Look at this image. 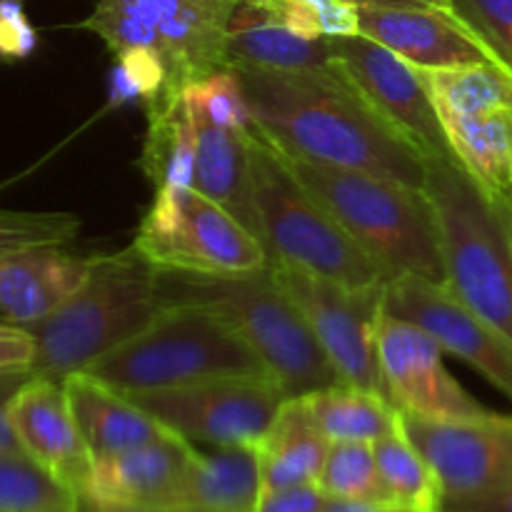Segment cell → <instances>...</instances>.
<instances>
[{
    "mask_svg": "<svg viewBox=\"0 0 512 512\" xmlns=\"http://www.w3.org/2000/svg\"><path fill=\"white\" fill-rule=\"evenodd\" d=\"M235 70L255 130L280 153L425 190L423 155L365 100L335 60L318 70Z\"/></svg>",
    "mask_w": 512,
    "mask_h": 512,
    "instance_id": "6da1fadb",
    "label": "cell"
},
{
    "mask_svg": "<svg viewBox=\"0 0 512 512\" xmlns=\"http://www.w3.org/2000/svg\"><path fill=\"white\" fill-rule=\"evenodd\" d=\"M160 270L130 248L90 258L78 293L53 315L25 325L35 343L28 375L63 380L138 335L163 310Z\"/></svg>",
    "mask_w": 512,
    "mask_h": 512,
    "instance_id": "7a4b0ae2",
    "label": "cell"
},
{
    "mask_svg": "<svg viewBox=\"0 0 512 512\" xmlns=\"http://www.w3.org/2000/svg\"><path fill=\"white\" fill-rule=\"evenodd\" d=\"M285 160L385 278L418 275L445 285L438 215L425 190L363 170L333 168L288 155Z\"/></svg>",
    "mask_w": 512,
    "mask_h": 512,
    "instance_id": "3957f363",
    "label": "cell"
},
{
    "mask_svg": "<svg viewBox=\"0 0 512 512\" xmlns=\"http://www.w3.org/2000/svg\"><path fill=\"white\" fill-rule=\"evenodd\" d=\"M125 395L185 388L220 378L270 375L238 330L213 308L165 300L163 310L88 368Z\"/></svg>",
    "mask_w": 512,
    "mask_h": 512,
    "instance_id": "277c9868",
    "label": "cell"
},
{
    "mask_svg": "<svg viewBox=\"0 0 512 512\" xmlns=\"http://www.w3.org/2000/svg\"><path fill=\"white\" fill-rule=\"evenodd\" d=\"M425 170V193L443 240L445 285L512 343V238L503 213L455 155L428 158Z\"/></svg>",
    "mask_w": 512,
    "mask_h": 512,
    "instance_id": "5b68a950",
    "label": "cell"
},
{
    "mask_svg": "<svg viewBox=\"0 0 512 512\" xmlns=\"http://www.w3.org/2000/svg\"><path fill=\"white\" fill-rule=\"evenodd\" d=\"M160 285L165 300L208 305L223 315L283 385L288 398L343 383L303 313L275 283L270 265L260 273L233 278L160 273Z\"/></svg>",
    "mask_w": 512,
    "mask_h": 512,
    "instance_id": "8992f818",
    "label": "cell"
},
{
    "mask_svg": "<svg viewBox=\"0 0 512 512\" xmlns=\"http://www.w3.org/2000/svg\"><path fill=\"white\" fill-rule=\"evenodd\" d=\"M253 195L260 240L270 260L353 290H380L388 278L345 233L343 225L295 175L285 155L258 130L250 135Z\"/></svg>",
    "mask_w": 512,
    "mask_h": 512,
    "instance_id": "52a82bcc",
    "label": "cell"
},
{
    "mask_svg": "<svg viewBox=\"0 0 512 512\" xmlns=\"http://www.w3.org/2000/svg\"><path fill=\"white\" fill-rule=\"evenodd\" d=\"M243 0H93L78 28L90 30L113 55L150 50L165 68V95L178 100L193 83L225 65V33ZM148 105V108H153Z\"/></svg>",
    "mask_w": 512,
    "mask_h": 512,
    "instance_id": "ba28073f",
    "label": "cell"
},
{
    "mask_svg": "<svg viewBox=\"0 0 512 512\" xmlns=\"http://www.w3.org/2000/svg\"><path fill=\"white\" fill-rule=\"evenodd\" d=\"M133 248L160 273L233 278L270 265L263 240L195 188L155 190Z\"/></svg>",
    "mask_w": 512,
    "mask_h": 512,
    "instance_id": "9c48e42d",
    "label": "cell"
},
{
    "mask_svg": "<svg viewBox=\"0 0 512 512\" xmlns=\"http://www.w3.org/2000/svg\"><path fill=\"white\" fill-rule=\"evenodd\" d=\"M128 398L188 443L235 448L258 445L263 440L288 393L273 375H250Z\"/></svg>",
    "mask_w": 512,
    "mask_h": 512,
    "instance_id": "30bf717a",
    "label": "cell"
},
{
    "mask_svg": "<svg viewBox=\"0 0 512 512\" xmlns=\"http://www.w3.org/2000/svg\"><path fill=\"white\" fill-rule=\"evenodd\" d=\"M270 270L275 283L303 313L338 378L343 383L385 395L375 345V328L383 310V288H345L280 260H270Z\"/></svg>",
    "mask_w": 512,
    "mask_h": 512,
    "instance_id": "8fae6325",
    "label": "cell"
},
{
    "mask_svg": "<svg viewBox=\"0 0 512 512\" xmlns=\"http://www.w3.org/2000/svg\"><path fill=\"white\" fill-rule=\"evenodd\" d=\"M398 425L433 468L443 503L478 498L512 485V415L425 420L398 413Z\"/></svg>",
    "mask_w": 512,
    "mask_h": 512,
    "instance_id": "7c38bea8",
    "label": "cell"
},
{
    "mask_svg": "<svg viewBox=\"0 0 512 512\" xmlns=\"http://www.w3.org/2000/svg\"><path fill=\"white\" fill-rule=\"evenodd\" d=\"M378 365L385 398L400 413L425 420H475L493 415L445 368V350L423 328L380 310Z\"/></svg>",
    "mask_w": 512,
    "mask_h": 512,
    "instance_id": "4fadbf2b",
    "label": "cell"
},
{
    "mask_svg": "<svg viewBox=\"0 0 512 512\" xmlns=\"http://www.w3.org/2000/svg\"><path fill=\"white\" fill-rule=\"evenodd\" d=\"M330 48L335 63L353 80L365 100L425 160L453 155L433 100L415 65L363 33L330 38Z\"/></svg>",
    "mask_w": 512,
    "mask_h": 512,
    "instance_id": "5bb4252c",
    "label": "cell"
},
{
    "mask_svg": "<svg viewBox=\"0 0 512 512\" xmlns=\"http://www.w3.org/2000/svg\"><path fill=\"white\" fill-rule=\"evenodd\" d=\"M383 310L423 328L445 353L478 370L512 400V343L460 303L448 285L418 275L393 278L383 288Z\"/></svg>",
    "mask_w": 512,
    "mask_h": 512,
    "instance_id": "9a60e30c",
    "label": "cell"
},
{
    "mask_svg": "<svg viewBox=\"0 0 512 512\" xmlns=\"http://www.w3.org/2000/svg\"><path fill=\"white\" fill-rule=\"evenodd\" d=\"M8 415L23 453L65 488L83 495L93 470V455L75 425L63 383L28 375L15 390Z\"/></svg>",
    "mask_w": 512,
    "mask_h": 512,
    "instance_id": "2e32d148",
    "label": "cell"
},
{
    "mask_svg": "<svg viewBox=\"0 0 512 512\" xmlns=\"http://www.w3.org/2000/svg\"><path fill=\"white\" fill-rule=\"evenodd\" d=\"M360 33L378 40L418 70L495 63L478 38L448 8L355 5Z\"/></svg>",
    "mask_w": 512,
    "mask_h": 512,
    "instance_id": "e0dca14e",
    "label": "cell"
},
{
    "mask_svg": "<svg viewBox=\"0 0 512 512\" xmlns=\"http://www.w3.org/2000/svg\"><path fill=\"white\" fill-rule=\"evenodd\" d=\"M195 450L193 443L168 433L153 443L93 460L80 498L108 508H168Z\"/></svg>",
    "mask_w": 512,
    "mask_h": 512,
    "instance_id": "ac0fdd59",
    "label": "cell"
},
{
    "mask_svg": "<svg viewBox=\"0 0 512 512\" xmlns=\"http://www.w3.org/2000/svg\"><path fill=\"white\" fill-rule=\"evenodd\" d=\"M90 273V258L63 248H33L0 260V315L10 325H33L68 303Z\"/></svg>",
    "mask_w": 512,
    "mask_h": 512,
    "instance_id": "d6986e66",
    "label": "cell"
},
{
    "mask_svg": "<svg viewBox=\"0 0 512 512\" xmlns=\"http://www.w3.org/2000/svg\"><path fill=\"white\" fill-rule=\"evenodd\" d=\"M60 383L93 460L125 453L170 433L133 398L110 388L88 370L70 373Z\"/></svg>",
    "mask_w": 512,
    "mask_h": 512,
    "instance_id": "ffe728a7",
    "label": "cell"
},
{
    "mask_svg": "<svg viewBox=\"0 0 512 512\" xmlns=\"http://www.w3.org/2000/svg\"><path fill=\"white\" fill-rule=\"evenodd\" d=\"M193 113V110H190ZM195 173L193 188L223 205L235 220L260 238V218L253 195L250 135L253 130H230L208 123L193 113Z\"/></svg>",
    "mask_w": 512,
    "mask_h": 512,
    "instance_id": "44dd1931",
    "label": "cell"
},
{
    "mask_svg": "<svg viewBox=\"0 0 512 512\" xmlns=\"http://www.w3.org/2000/svg\"><path fill=\"white\" fill-rule=\"evenodd\" d=\"M263 495L258 445L195 450L168 508L183 512H258Z\"/></svg>",
    "mask_w": 512,
    "mask_h": 512,
    "instance_id": "7402d4cb",
    "label": "cell"
},
{
    "mask_svg": "<svg viewBox=\"0 0 512 512\" xmlns=\"http://www.w3.org/2000/svg\"><path fill=\"white\" fill-rule=\"evenodd\" d=\"M330 38H303L253 0L235 8L225 33V65L263 70H318L333 65Z\"/></svg>",
    "mask_w": 512,
    "mask_h": 512,
    "instance_id": "603a6c76",
    "label": "cell"
},
{
    "mask_svg": "<svg viewBox=\"0 0 512 512\" xmlns=\"http://www.w3.org/2000/svg\"><path fill=\"white\" fill-rule=\"evenodd\" d=\"M455 160L498 208L512 210V113L438 115Z\"/></svg>",
    "mask_w": 512,
    "mask_h": 512,
    "instance_id": "cb8c5ba5",
    "label": "cell"
},
{
    "mask_svg": "<svg viewBox=\"0 0 512 512\" xmlns=\"http://www.w3.org/2000/svg\"><path fill=\"white\" fill-rule=\"evenodd\" d=\"M328 448L303 395L288 398L258 443L263 490L318 483Z\"/></svg>",
    "mask_w": 512,
    "mask_h": 512,
    "instance_id": "d4e9b609",
    "label": "cell"
},
{
    "mask_svg": "<svg viewBox=\"0 0 512 512\" xmlns=\"http://www.w3.org/2000/svg\"><path fill=\"white\" fill-rule=\"evenodd\" d=\"M303 398L328 443H375L398 430L400 410L375 390L335 383Z\"/></svg>",
    "mask_w": 512,
    "mask_h": 512,
    "instance_id": "484cf974",
    "label": "cell"
},
{
    "mask_svg": "<svg viewBox=\"0 0 512 512\" xmlns=\"http://www.w3.org/2000/svg\"><path fill=\"white\" fill-rule=\"evenodd\" d=\"M148 110L140 170L158 188H193L195 125L185 95Z\"/></svg>",
    "mask_w": 512,
    "mask_h": 512,
    "instance_id": "4316f807",
    "label": "cell"
},
{
    "mask_svg": "<svg viewBox=\"0 0 512 512\" xmlns=\"http://www.w3.org/2000/svg\"><path fill=\"white\" fill-rule=\"evenodd\" d=\"M375 463L385 500L405 512H443V490L428 460L398 430L375 440Z\"/></svg>",
    "mask_w": 512,
    "mask_h": 512,
    "instance_id": "83f0119b",
    "label": "cell"
},
{
    "mask_svg": "<svg viewBox=\"0 0 512 512\" xmlns=\"http://www.w3.org/2000/svg\"><path fill=\"white\" fill-rule=\"evenodd\" d=\"M80 495L25 453H0V512H75Z\"/></svg>",
    "mask_w": 512,
    "mask_h": 512,
    "instance_id": "f1b7e54d",
    "label": "cell"
},
{
    "mask_svg": "<svg viewBox=\"0 0 512 512\" xmlns=\"http://www.w3.org/2000/svg\"><path fill=\"white\" fill-rule=\"evenodd\" d=\"M318 485L328 498L388 503L380 485L373 443H330Z\"/></svg>",
    "mask_w": 512,
    "mask_h": 512,
    "instance_id": "f546056e",
    "label": "cell"
},
{
    "mask_svg": "<svg viewBox=\"0 0 512 512\" xmlns=\"http://www.w3.org/2000/svg\"><path fill=\"white\" fill-rule=\"evenodd\" d=\"M303 38H348L360 33L358 8L345 0H253Z\"/></svg>",
    "mask_w": 512,
    "mask_h": 512,
    "instance_id": "4dcf8cb0",
    "label": "cell"
},
{
    "mask_svg": "<svg viewBox=\"0 0 512 512\" xmlns=\"http://www.w3.org/2000/svg\"><path fill=\"white\" fill-rule=\"evenodd\" d=\"M190 110L208 123L230 130H255L253 110L245 98L238 70L223 65L185 90Z\"/></svg>",
    "mask_w": 512,
    "mask_h": 512,
    "instance_id": "1f68e13d",
    "label": "cell"
},
{
    "mask_svg": "<svg viewBox=\"0 0 512 512\" xmlns=\"http://www.w3.org/2000/svg\"><path fill=\"white\" fill-rule=\"evenodd\" d=\"M80 233L70 213H23L0 208V260L33 248H65Z\"/></svg>",
    "mask_w": 512,
    "mask_h": 512,
    "instance_id": "d6a6232c",
    "label": "cell"
},
{
    "mask_svg": "<svg viewBox=\"0 0 512 512\" xmlns=\"http://www.w3.org/2000/svg\"><path fill=\"white\" fill-rule=\"evenodd\" d=\"M448 10L512 73V0H445Z\"/></svg>",
    "mask_w": 512,
    "mask_h": 512,
    "instance_id": "836d02e7",
    "label": "cell"
},
{
    "mask_svg": "<svg viewBox=\"0 0 512 512\" xmlns=\"http://www.w3.org/2000/svg\"><path fill=\"white\" fill-rule=\"evenodd\" d=\"M38 48V30L25 15L23 0H0V60H25Z\"/></svg>",
    "mask_w": 512,
    "mask_h": 512,
    "instance_id": "e575fe53",
    "label": "cell"
},
{
    "mask_svg": "<svg viewBox=\"0 0 512 512\" xmlns=\"http://www.w3.org/2000/svg\"><path fill=\"white\" fill-rule=\"evenodd\" d=\"M123 70L128 73V78L133 80L135 88L140 90V100L145 103V108L153 103H158L165 95V68L158 58H155L150 50L130 48L123 50L120 55H115Z\"/></svg>",
    "mask_w": 512,
    "mask_h": 512,
    "instance_id": "d590c367",
    "label": "cell"
},
{
    "mask_svg": "<svg viewBox=\"0 0 512 512\" xmlns=\"http://www.w3.org/2000/svg\"><path fill=\"white\" fill-rule=\"evenodd\" d=\"M328 495L318 483L290 485V488L263 490L258 512H323Z\"/></svg>",
    "mask_w": 512,
    "mask_h": 512,
    "instance_id": "8d00e7d4",
    "label": "cell"
},
{
    "mask_svg": "<svg viewBox=\"0 0 512 512\" xmlns=\"http://www.w3.org/2000/svg\"><path fill=\"white\" fill-rule=\"evenodd\" d=\"M33 358V335L20 325L0 323V373H30Z\"/></svg>",
    "mask_w": 512,
    "mask_h": 512,
    "instance_id": "74e56055",
    "label": "cell"
},
{
    "mask_svg": "<svg viewBox=\"0 0 512 512\" xmlns=\"http://www.w3.org/2000/svg\"><path fill=\"white\" fill-rule=\"evenodd\" d=\"M25 378L28 373H0V453H23L13 425H10L8 405Z\"/></svg>",
    "mask_w": 512,
    "mask_h": 512,
    "instance_id": "f35d334b",
    "label": "cell"
},
{
    "mask_svg": "<svg viewBox=\"0 0 512 512\" xmlns=\"http://www.w3.org/2000/svg\"><path fill=\"white\" fill-rule=\"evenodd\" d=\"M443 512H512V485L478 498L445 500Z\"/></svg>",
    "mask_w": 512,
    "mask_h": 512,
    "instance_id": "ab89813d",
    "label": "cell"
},
{
    "mask_svg": "<svg viewBox=\"0 0 512 512\" xmlns=\"http://www.w3.org/2000/svg\"><path fill=\"white\" fill-rule=\"evenodd\" d=\"M108 98L113 108L140 100V90L135 88V83L128 78V73H125L123 65H120L118 60H115V65L110 68L108 75Z\"/></svg>",
    "mask_w": 512,
    "mask_h": 512,
    "instance_id": "60d3db41",
    "label": "cell"
},
{
    "mask_svg": "<svg viewBox=\"0 0 512 512\" xmlns=\"http://www.w3.org/2000/svg\"><path fill=\"white\" fill-rule=\"evenodd\" d=\"M323 512H405L400 508H393L380 500H343V498H328Z\"/></svg>",
    "mask_w": 512,
    "mask_h": 512,
    "instance_id": "b9f144b4",
    "label": "cell"
},
{
    "mask_svg": "<svg viewBox=\"0 0 512 512\" xmlns=\"http://www.w3.org/2000/svg\"><path fill=\"white\" fill-rule=\"evenodd\" d=\"M350 5H383V8H448L445 0H345Z\"/></svg>",
    "mask_w": 512,
    "mask_h": 512,
    "instance_id": "7bdbcfd3",
    "label": "cell"
},
{
    "mask_svg": "<svg viewBox=\"0 0 512 512\" xmlns=\"http://www.w3.org/2000/svg\"><path fill=\"white\" fill-rule=\"evenodd\" d=\"M75 512H183V510L163 508V505H155V508H108V505H95L80 498V505Z\"/></svg>",
    "mask_w": 512,
    "mask_h": 512,
    "instance_id": "ee69618b",
    "label": "cell"
},
{
    "mask_svg": "<svg viewBox=\"0 0 512 512\" xmlns=\"http://www.w3.org/2000/svg\"><path fill=\"white\" fill-rule=\"evenodd\" d=\"M498 210L503 213L505 223H508V230H510V238H512V210H503V208H498Z\"/></svg>",
    "mask_w": 512,
    "mask_h": 512,
    "instance_id": "f6af8a7d",
    "label": "cell"
}]
</instances>
